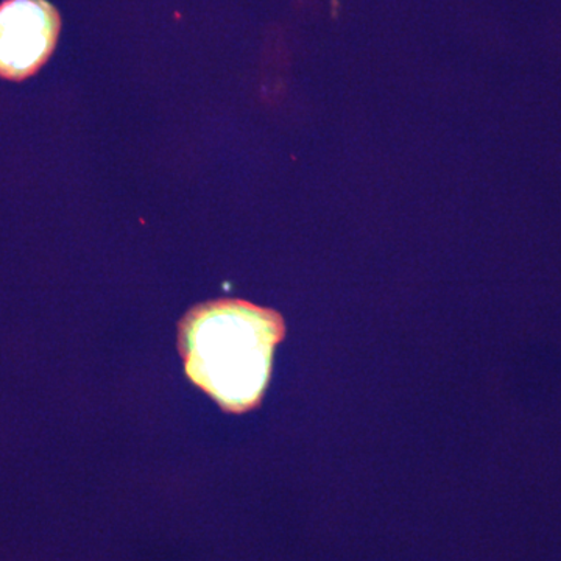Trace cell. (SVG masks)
Wrapping results in <instances>:
<instances>
[{
  "instance_id": "cell-1",
  "label": "cell",
  "mask_w": 561,
  "mask_h": 561,
  "mask_svg": "<svg viewBox=\"0 0 561 561\" xmlns=\"http://www.w3.org/2000/svg\"><path fill=\"white\" fill-rule=\"evenodd\" d=\"M284 334L283 317L272 309L242 300L203 302L180 321L184 370L224 411H253L264 398Z\"/></svg>"
},
{
  "instance_id": "cell-2",
  "label": "cell",
  "mask_w": 561,
  "mask_h": 561,
  "mask_svg": "<svg viewBox=\"0 0 561 561\" xmlns=\"http://www.w3.org/2000/svg\"><path fill=\"white\" fill-rule=\"evenodd\" d=\"M61 20L47 0L0 3V79H31L54 54Z\"/></svg>"
}]
</instances>
